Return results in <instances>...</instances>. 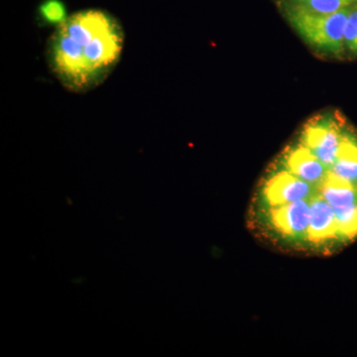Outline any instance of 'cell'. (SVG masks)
I'll list each match as a JSON object with an SVG mask.
<instances>
[{"label": "cell", "instance_id": "1", "mask_svg": "<svg viewBox=\"0 0 357 357\" xmlns=\"http://www.w3.org/2000/svg\"><path fill=\"white\" fill-rule=\"evenodd\" d=\"M248 222L252 234L279 250L333 255L357 238V185L333 167L306 181L273 161L251 199Z\"/></svg>", "mask_w": 357, "mask_h": 357}, {"label": "cell", "instance_id": "2", "mask_svg": "<svg viewBox=\"0 0 357 357\" xmlns=\"http://www.w3.org/2000/svg\"><path fill=\"white\" fill-rule=\"evenodd\" d=\"M124 34L114 16L89 9L70 16L51 37L47 57L52 72L70 91H89L114 69L123 49Z\"/></svg>", "mask_w": 357, "mask_h": 357}, {"label": "cell", "instance_id": "3", "mask_svg": "<svg viewBox=\"0 0 357 357\" xmlns=\"http://www.w3.org/2000/svg\"><path fill=\"white\" fill-rule=\"evenodd\" d=\"M351 6L335 13L321 14L291 6L284 0L279 1L282 14L301 39L321 55L335 59L347 54L345 24Z\"/></svg>", "mask_w": 357, "mask_h": 357}, {"label": "cell", "instance_id": "4", "mask_svg": "<svg viewBox=\"0 0 357 357\" xmlns=\"http://www.w3.org/2000/svg\"><path fill=\"white\" fill-rule=\"evenodd\" d=\"M349 126L337 112L314 115L301 129L297 139L312 150L326 165L333 167Z\"/></svg>", "mask_w": 357, "mask_h": 357}, {"label": "cell", "instance_id": "5", "mask_svg": "<svg viewBox=\"0 0 357 357\" xmlns=\"http://www.w3.org/2000/svg\"><path fill=\"white\" fill-rule=\"evenodd\" d=\"M333 170L340 178L357 185V135L351 128H347L345 131Z\"/></svg>", "mask_w": 357, "mask_h": 357}, {"label": "cell", "instance_id": "6", "mask_svg": "<svg viewBox=\"0 0 357 357\" xmlns=\"http://www.w3.org/2000/svg\"><path fill=\"white\" fill-rule=\"evenodd\" d=\"M287 3L311 13L331 14L357 3V0H284Z\"/></svg>", "mask_w": 357, "mask_h": 357}, {"label": "cell", "instance_id": "7", "mask_svg": "<svg viewBox=\"0 0 357 357\" xmlns=\"http://www.w3.org/2000/svg\"><path fill=\"white\" fill-rule=\"evenodd\" d=\"M38 17L43 24L52 26L62 25L69 18L61 0H44L38 7Z\"/></svg>", "mask_w": 357, "mask_h": 357}, {"label": "cell", "instance_id": "8", "mask_svg": "<svg viewBox=\"0 0 357 357\" xmlns=\"http://www.w3.org/2000/svg\"><path fill=\"white\" fill-rule=\"evenodd\" d=\"M344 44L347 53L357 57V3L351 6L345 24Z\"/></svg>", "mask_w": 357, "mask_h": 357}]
</instances>
